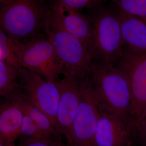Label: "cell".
Returning a JSON list of instances; mask_svg holds the SVG:
<instances>
[{
  "label": "cell",
  "mask_w": 146,
  "mask_h": 146,
  "mask_svg": "<svg viewBox=\"0 0 146 146\" xmlns=\"http://www.w3.org/2000/svg\"><path fill=\"white\" fill-rule=\"evenodd\" d=\"M23 112L15 100L4 101L0 106V143L15 146L19 138Z\"/></svg>",
  "instance_id": "cell-13"
},
{
  "label": "cell",
  "mask_w": 146,
  "mask_h": 146,
  "mask_svg": "<svg viewBox=\"0 0 146 146\" xmlns=\"http://www.w3.org/2000/svg\"><path fill=\"white\" fill-rule=\"evenodd\" d=\"M0 146H7L5 145H4V144H3V143H0Z\"/></svg>",
  "instance_id": "cell-23"
},
{
  "label": "cell",
  "mask_w": 146,
  "mask_h": 146,
  "mask_svg": "<svg viewBox=\"0 0 146 146\" xmlns=\"http://www.w3.org/2000/svg\"><path fill=\"white\" fill-rule=\"evenodd\" d=\"M13 100L18 103L24 114L31 118L44 139L62 141V136L58 131L49 118L32 104L23 93H21Z\"/></svg>",
  "instance_id": "cell-14"
},
{
  "label": "cell",
  "mask_w": 146,
  "mask_h": 146,
  "mask_svg": "<svg viewBox=\"0 0 146 146\" xmlns=\"http://www.w3.org/2000/svg\"><path fill=\"white\" fill-rule=\"evenodd\" d=\"M117 67L127 78L131 94V118L133 123L146 118V52L123 53Z\"/></svg>",
  "instance_id": "cell-6"
},
{
  "label": "cell",
  "mask_w": 146,
  "mask_h": 146,
  "mask_svg": "<svg viewBox=\"0 0 146 146\" xmlns=\"http://www.w3.org/2000/svg\"><path fill=\"white\" fill-rule=\"evenodd\" d=\"M20 70L0 61V95L5 101L11 100L22 93L18 82Z\"/></svg>",
  "instance_id": "cell-16"
},
{
  "label": "cell",
  "mask_w": 146,
  "mask_h": 146,
  "mask_svg": "<svg viewBox=\"0 0 146 146\" xmlns=\"http://www.w3.org/2000/svg\"><path fill=\"white\" fill-rule=\"evenodd\" d=\"M23 42L21 60L23 68L52 82L56 81L60 75L67 73L45 33Z\"/></svg>",
  "instance_id": "cell-5"
},
{
  "label": "cell",
  "mask_w": 146,
  "mask_h": 146,
  "mask_svg": "<svg viewBox=\"0 0 146 146\" xmlns=\"http://www.w3.org/2000/svg\"><path fill=\"white\" fill-rule=\"evenodd\" d=\"M19 139H45L28 115L23 113Z\"/></svg>",
  "instance_id": "cell-18"
},
{
  "label": "cell",
  "mask_w": 146,
  "mask_h": 146,
  "mask_svg": "<svg viewBox=\"0 0 146 146\" xmlns=\"http://www.w3.org/2000/svg\"><path fill=\"white\" fill-rule=\"evenodd\" d=\"M50 8L63 29L81 41L92 56L93 22L91 16L56 4H51Z\"/></svg>",
  "instance_id": "cell-11"
},
{
  "label": "cell",
  "mask_w": 146,
  "mask_h": 146,
  "mask_svg": "<svg viewBox=\"0 0 146 146\" xmlns=\"http://www.w3.org/2000/svg\"><path fill=\"white\" fill-rule=\"evenodd\" d=\"M94 59L114 65L123 54V39L117 10L98 6L91 16Z\"/></svg>",
  "instance_id": "cell-4"
},
{
  "label": "cell",
  "mask_w": 146,
  "mask_h": 146,
  "mask_svg": "<svg viewBox=\"0 0 146 146\" xmlns=\"http://www.w3.org/2000/svg\"><path fill=\"white\" fill-rule=\"evenodd\" d=\"M59 91V100L56 115L58 131L65 138L67 146H72V128L80 101L79 82L70 73L56 80Z\"/></svg>",
  "instance_id": "cell-9"
},
{
  "label": "cell",
  "mask_w": 146,
  "mask_h": 146,
  "mask_svg": "<svg viewBox=\"0 0 146 146\" xmlns=\"http://www.w3.org/2000/svg\"><path fill=\"white\" fill-rule=\"evenodd\" d=\"M104 0H50L51 4L63 6L71 9L79 11L86 7L100 5Z\"/></svg>",
  "instance_id": "cell-19"
},
{
  "label": "cell",
  "mask_w": 146,
  "mask_h": 146,
  "mask_svg": "<svg viewBox=\"0 0 146 146\" xmlns=\"http://www.w3.org/2000/svg\"><path fill=\"white\" fill-rule=\"evenodd\" d=\"M80 101L72 128V146H94L99 98L90 76L79 81Z\"/></svg>",
  "instance_id": "cell-7"
},
{
  "label": "cell",
  "mask_w": 146,
  "mask_h": 146,
  "mask_svg": "<svg viewBox=\"0 0 146 146\" xmlns=\"http://www.w3.org/2000/svg\"><path fill=\"white\" fill-rule=\"evenodd\" d=\"M91 82L94 91L105 106L131 127V94L127 78L114 65L94 61Z\"/></svg>",
  "instance_id": "cell-1"
},
{
  "label": "cell",
  "mask_w": 146,
  "mask_h": 146,
  "mask_svg": "<svg viewBox=\"0 0 146 146\" xmlns=\"http://www.w3.org/2000/svg\"><path fill=\"white\" fill-rule=\"evenodd\" d=\"M50 11L42 0H15L1 5V28L11 38L25 42L44 31Z\"/></svg>",
  "instance_id": "cell-2"
},
{
  "label": "cell",
  "mask_w": 146,
  "mask_h": 146,
  "mask_svg": "<svg viewBox=\"0 0 146 146\" xmlns=\"http://www.w3.org/2000/svg\"><path fill=\"white\" fill-rule=\"evenodd\" d=\"M98 123L94 146H131L133 138L130 126L111 112L99 99Z\"/></svg>",
  "instance_id": "cell-10"
},
{
  "label": "cell",
  "mask_w": 146,
  "mask_h": 146,
  "mask_svg": "<svg viewBox=\"0 0 146 146\" xmlns=\"http://www.w3.org/2000/svg\"><path fill=\"white\" fill-rule=\"evenodd\" d=\"M15 0H0V2L2 5H7L13 2Z\"/></svg>",
  "instance_id": "cell-22"
},
{
  "label": "cell",
  "mask_w": 146,
  "mask_h": 146,
  "mask_svg": "<svg viewBox=\"0 0 146 146\" xmlns=\"http://www.w3.org/2000/svg\"><path fill=\"white\" fill-rule=\"evenodd\" d=\"M18 146H67L62 141L49 139H19Z\"/></svg>",
  "instance_id": "cell-21"
},
{
  "label": "cell",
  "mask_w": 146,
  "mask_h": 146,
  "mask_svg": "<svg viewBox=\"0 0 146 146\" xmlns=\"http://www.w3.org/2000/svg\"><path fill=\"white\" fill-rule=\"evenodd\" d=\"M18 79L25 96L48 116L57 129L56 119L59 91L56 81L45 80L41 76L23 68L19 71Z\"/></svg>",
  "instance_id": "cell-8"
},
{
  "label": "cell",
  "mask_w": 146,
  "mask_h": 146,
  "mask_svg": "<svg viewBox=\"0 0 146 146\" xmlns=\"http://www.w3.org/2000/svg\"><path fill=\"white\" fill-rule=\"evenodd\" d=\"M117 8L146 20V0H111Z\"/></svg>",
  "instance_id": "cell-17"
},
{
  "label": "cell",
  "mask_w": 146,
  "mask_h": 146,
  "mask_svg": "<svg viewBox=\"0 0 146 146\" xmlns=\"http://www.w3.org/2000/svg\"><path fill=\"white\" fill-rule=\"evenodd\" d=\"M133 141L140 146H146V118L131 126Z\"/></svg>",
  "instance_id": "cell-20"
},
{
  "label": "cell",
  "mask_w": 146,
  "mask_h": 146,
  "mask_svg": "<svg viewBox=\"0 0 146 146\" xmlns=\"http://www.w3.org/2000/svg\"><path fill=\"white\" fill-rule=\"evenodd\" d=\"M44 32L52 43L67 73L74 76L80 81L90 76L94 58L81 41L61 26L51 9Z\"/></svg>",
  "instance_id": "cell-3"
},
{
  "label": "cell",
  "mask_w": 146,
  "mask_h": 146,
  "mask_svg": "<svg viewBox=\"0 0 146 146\" xmlns=\"http://www.w3.org/2000/svg\"><path fill=\"white\" fill-rule=\"evenodd\" d=\"M24 46L23 42L11 38L0 28V61L21 70Z\"/></svg>",
  "instance_id": "cell-15"
},
{
  "label": "cell",
  "mask_w": 146,
  "mask_h": 146,
  "mask_svg": "<svg viewBox=\"0 0 146 146\" xmlns=\"http://www.w3.org/2000/svg\"><path fill=\"white\" fill-rule=\"evenodd\" d=\"M121 23L123 53L146 52V20L125 13L117 8Z\"/></svg>",
  "instance_id": "cell-12"
}]
</instances>
